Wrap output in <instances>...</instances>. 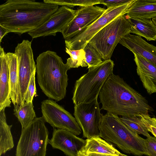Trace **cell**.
<instances>
[{
    "instance_id": "d590c367",
    "label": "cell",
    "mask_w": 156,
    "mask_h": 156,
    "mask_svg": "<svg viewBox=\"0 0 156 156\" xmlns=\"http://www.w3.org/2000/svg\"><path fill=\"white\" fill-rule=\"evenodd\" d=\"M119 156H128L124 154H121Z\"/></svg>"
},
{
    "instance_id": "2e32d148",
    "label": "cell",
    "mask_w": 156,
    "mask_h": 156,
    "mask_svg": "<svg viewBox=\"0 0 156 156\" xmlns=\"http://www.w3.org/2000/svg\"><path fill=\"white\" fill-rule=\"evenodd\" d=\"M133 54L137 73L144 87L150 94L156 93V67L142 56Z\"/></svg>"
},
{
    "instance_id": "83f0119b",
    "label": "cell",
    "mask_w": 156,
    "mask_h": 156,
    "mask_svg": "<svg viewBox=\"0 0 156 156\" xmlns=\"http://www.w3.org/2000/svg\"><path fill=\"white\" fill-rule=\"evenodd\" d=\"M36 72L33 74L31 77L25 96L24 104L25 102H32L34 96L36 95L35 77Z\"/></svg>"
},
{
    "instance_id": "8fae6325",
    "label": "cell",
    "mask_w": 156,
    "mask_h": 156,
    "mask_svg": "<svg viewBox=\"0 0 156 156\" xmlns=\"http://www.w3.org/2000/svg\"><path fill=\"white\" fill-rule=\"evenodd\" d=\"M97 99L89 103L74 105V115L87 139L100 137V126L103 114Z\"/></svg>"
},
{
    "instance_id": "1f68e13d",
    "label": "cell",
    "mask_w": 156,
    "mask_h": 156,
    "mask_svg": "<svg viewBox=\"0 0 156 156\" xmlns=\"http://www.w3.org/2000/svg\"><path fill=\"white\" fill-rule=\"evenodd\" d=\"M9 33V31L5 27L0 26V42H1L3 37L8 33Z\"/></svg>"
},
{
    "instance_id": "4dcf8cb0",
    "label": "cell",
    "mask_w": 156,
    "mask_h": 156,
    "mask_svg": "<svg viewBox=\"0 0 156 156\" xmlns=\"http://www.w3.org/2000/svg\"><path fill=\"white\" fill-rule=\"evenodd\" d=\"M131 0H101L100 4H103L107 7V9L114 8L126 4Z\"/></svg>"
},
{
    "instance_id": "ac0fdd59",
    "label": "cell",
    "mask_w": 156,
    "mask_h": 156,
    "mask_svg": "<svg viewBox=\"0 0 156 156\" xmlns=\"http://www.w3.org/2000/svg\"><path fill=\"white\" fill-rule=\"evenodd\" d=\"M126 17L131 26V33L144 37L148 41L156 40V26L152 20Z\"/></svg>"
},
{
    "instance_id": "5bb4252c",
    "label": "cell",
    "mask_w": 156,
    "mask_h": 156,
    "mask_svg": "<svg viewBox=\"0 0 156 156\" xmlns=\"http://www.w3.org/2000/svg\"><path fill=\"white\" fill-rule=\"evenodd\" d=\"M86 143V140L69 131L56 128H54L52 138L48 142L53 148L61 150L68 156H78Z\"/></svg>"
},
{
    "instance_id": "5b68a950",
    "label": "cell",
    "mask_w": 156,
    "mask_h": 156,
    "mask_svg": "<svg viewBox=\"0 0 156 156\" xmlns=\"http://www.w3.org/2000/svg\"><path fill=\"white\" fill-rule=\"evenodd\" d=\"M114 66V62L109 59L88 68V72L76 81L72 98L74 105L97 99L104 83L113 73Z\"/></svg>"
},
{
    "instance_id": "603a6c76",
    "label": "cell",
    "mask_w": 156,
    "mask_h": 156,
    "mask_svg": "<svg viewBox=\"0 0 156 156\" xmlns=\"http://www.w3.org/2000/svg\"><path fill=\"white\" fill-rule=\"evenodd\" d=\"M32 102H25L22 106L14 107V114L21 124L22 129L28 126L36 118Z\"/></svg>"
},
{
    "instance_id": "277c9868",
    "label": "cell",
    "mask_w": 156,
    "mask_h": 156,
    "mask_svg": "<svg viewBox=\"0 0 156 156\" xmlns=\"http://www.w3.org/2000/svg\"><path fill=\"white\" fill-rule=\"evenodd\" d=\"M100 131V137L125 153L148 156L145 139L129 128L118 115L109 112L102 115Z\"/></svg>"
},
{
    "instance_id": "f1b7e54d",
    "label": "cell",
    "mask_w": 156,
    "mask_h": 156,
    "mask_svg": "<svg viewBox=\"0 0 156 156\" xmlns=\"http://www.w3.org/2000/svg\"><path fill=\"white\" fill-rule=\"evenodd\" d=\"M149 132L156 137V118L148 115H142L140 116Z\"/></svg>"
},
{
    "instance_id": "d6986e66",
    "label": "cell",
    "mask_w": 156,
    "mask_h": 156,
    "mask_svg": "<svg viewBox=\"0 0 156 156\" xmlns=\"http://www.w3.org/2000/svg\"><path fill=\"white\" fill-rule=\"evenodd\" d=\"M126 16L130 18L151 19L156 17V0H136Z\"/></svg>"
},
{
    "instance_id": "3957f363",
    "label": "cell",
    "mask_w": 156,
    "mask_h": 156,
    "mask_svg": "<svg viewBox=\"0 0 156 156\" xmlns=\"http://www.w3.org/2000/svg\"><path fill=\"white\" fill-rule=\"evenodd\" d=\"M37 81L42 92L56 101L66 96L70 69L56 53L50 50L40 54L36 60Z\"/></svg>"
},
{
    "instance_id": "e0dca14e",
    "label": "cell",
    "mask_w": 156,
    "mask_h": 156,
    "mask_svg": "<svg viewBox=\"0 0 156 156\" xmlns=\"http://www.w3.org/2000/svg\"><path fill=\"white\" fill-rule=\"evenodd\" d=\"M6 53L1 46L0 48V111L10 107V84L9 67Z\"/></svg>"
},
{
    "instance_id": "ffe728a7",
    "label": "cell",
    "mask_w": 156,
    "mask_h": 156,
    "mask_svg": "<svg viewBox=\"0 0 156 156\" xmlns=\"http://www.w3.org/2000/svg\"><path fill=\"white\" fill-rule=\"evenodd\" d=\"M6 58L9 72L10 98L14 105L16 106L18 98V81L17 57L15 53H6Z\"/></svg>"
},
{
    "instance_id": "7c38bea8",
    "label": "cell",
    "mask_w": 156,
    "mask_h": 156,
    "mask_svg": "<svg viewBox=\"0 0 156 156\" xmlns=\"http://www.w3.org/2000/svg\"><path fill=\"white\" fill-rule=\"evenodd\" d=\"M105 10L104 8L94 5L82 7L77 10L74 17L61 32L65 40L82 33L102 16Z\"/></svg>"
},
{
    "instance_id": "4fadbf2b",
    "label": "cell",
    "mask_w": 156,
    "mask_h": 156,
    "mask_svg": "<svg viewBox=\"0 0 156 156\" xmlns=\"http://www.w3.org/2000/svg\"><path fill=\"white\" fill-rule=\"evenodd\" d=\"M76 12V10L62 6L39 27L28 34L32 38L48 36H55L57 33L62 32L74 17Z\"/></svg>"
},
{
    "instance_id": "8992f818",
    "label": "cell",
    "mask_w": 156,
    "mask_h": 156,
    "mask_svg": "<svg viewBox=\"0 0 156 156\" xmlns=\"http://www.w3.org/2000/svg\"><path fill=\"white\" fill-rule=\"evenodd\" d=\"M42 117H36L22 129L16 156H46L49 132Z\"/></svg>"
},
{
    "instance_id": "6da1fadb",
    "label": "cell",
    "mask_w": 156,
    "mask_h": 156,
    "mask_svg": "<svg viewBox=\"0 0 156 156\" xmlns=\"http://www.w3.org/2000/svg\"><path fill=\"white\" fill-rule=\"evenodd\" d=\"M59 8L34 0H8L0 5V26L21 35L37 29Z\"/></svg>"
},
{
    "instance_id": "cb8c5ba5",
    "label": "cell",
    "mask_w": 156,
    "mask_h": 156,
    "mask_svg": "<svg viewBox=\"0 0 156 156\" xmlns=\"http://www.w3.org/2000/svg\"><path fill=\"white\" fill-rule=\"evenodd\" d=\"M120 118L129 128L135 133L147 137L151 136L140 117L123 116Z\"/></svg>"
},
{
    "instance_id": "7a4b0ae2",
    "label": "cell",
    "mask_w": 156,
    "mask_h": 156,
    "mask_svg": "<svg viewBox=\"0 0 156 156\" xmlns=\"http://www.w3.org/2000/svg\"><path fill=\"white\" fill-rule=\"evenodd\" d=\"M98 96L101 109L118 116L140 117L152 111L145 97L113 73L107 79Z\"/></svg>"
},
{
    "instance_id": "484cf974",
    "label": "cell",
    "mask_w": 156,
    "mask_h": 156,
    "mask_svg": "<svg viewBox=\"0 0 156 156\" xmlns=\"http://www.w3.org/2000/svg\"><path fill=\"white\" fill-rule=\"evenodd\" d=\"M101 0H44L46 3L66 6L70 8L76 6L84 7L100 4Z\"/></svg>"
},
{
    "instance_id": "52a82bcc",
    "label": "cell",
    "mask_w": 156,
    "mask_h": 156,
    "mask_svg": "<svg viewBox=\"0 0 156 156\" xmlns=\"http://www.w3.org/2000/svg\"><path fill=\"white\" fill-rule=\"evenodd\" d=\"M125 15L118 17L108 23L88 42L104 60L110 59L117 44L122 38L131 33V26Z\"/></svg>"
},
{
    "instance_id": "e575fe53",
    "label": "cell",
    "mask_w": 156,
    "mask_h": 156,
    "mask_svg": "<svg viewBox=\"0 0 156 156\" xmlns=\"http://www.w3.org/2000/svg\"><path fill=\"white\" fill-rule=\"evenodd\" d=\"M152 21L153 22L154 24L156 26V17L153 18H152Z\"/></svg>"
},
{
    "instance_id": "f546056e",
    "label": "cell",
    "mask_w": 156,
    "mask_h": 156,
    "mask_svg": "<svg viewBox=\"0 0 156 156\" xmlns=\"http://www.w3.org/2000/svg\"><path fill=\"white\" fill-rule=\"evenodd\" d=\"M145 140L148 156H156V137L150 136Z\"/></svg>"
},
{
    "instance_id": "ba28073f",
    "label": "cell",
    "mask_w": 156,
    "mask_h": 156,
    "mask_svg": "<svg viewBox=\"0 0 156 156\" xmlns=\"http://www.w3.org/2000/svg\"><path fill=\"white\" fill-rule=\"evenodd\" d=\"M31 44V41L23 40L15 48L14 53L17 60L18 98L17 105L14 107H20L24 104L25 96L31 77L36 72Z\"/></svg>"
},
{
    "instance_id": "d6a6232c",
    "label": "cell",
    "mask_w": 156,
    "mask_h": 156,
    "mask_svg": "<svg viewBox=\"0 0 156 156\" xmlns=\"http://www.w3.org/2000/svg\"><path fill=\"white\" fill-rule=\"evenodd\" d=\"M87 156H117L103 154L97 153H89L87 154Z\"/></svg>"
},
{
    "instance_id": "d4e9b609",
    "label": "cell",
    "mask_w": 156,
    "mask_h": 156,
    "mask_svg": "<svg viewBox=\"0 0 156 156\" xmlns=\"http://www.w3.org/2000/svg\"><path fill=\"white\" fill-rule=\"evenodd\" d=\"M66 52L70 56L67 59L66 65L70 69L88 66L86 62L83 49L71 50L66 47Z\"/></svg>"
},
{
    "instance_id": "4316f807",
    "label": "cell",
    "mask_w": 156,
    "mask_h": 156,
    "mask_svg": "<svg viewBox=\"0 0 156 156\" xmlns=\"http://www.w3.org/2000/svg\"><path fill=\"white\" fill-rule=\"evenodd\" d=\"M85 52V60L88 68L97 66L101 63L102 57L97 51L88 43L83 49Z\"/></svg>"
},
{
    "instance_id": "30bf717a",
    "label": "cell",
    "mask_w": 156,
    "mask_h": 156,
    "mask_svg": "<svg viewBox=\"0 0 156 156\" xmlns=\"http://www.w3.org/2000/svg\"><path fill=\"white\" fill-rule=\"evenodd\" d=\"M41 108L43 119L54 128L65 129L76 135L81 133V129L75 118L53 100L43 101Z\"/></svg>"
},
{
    "instance_id": "9c48e42d",
    "label": "cell",
    "mask_w": 156,
    "mask_h": 156,
    "mask_svg": "<svg viewBox=\"0 0 156 156\" xmlns=\"http://www.w3.org/2000/svg\"><path fill=\"white\" fill-rule=\"evenodd\" d=\"M136 0L117 7L107 9L104 14L83 32L65 40L66 47L71 50L83 49L92 38L100 30L118 17L127 14L128 9Z\"/></svg>"
},
{
    "instance_id": "44dd1931",
    "label": "cell",
    "mask_w": 156,
    "mask_h": 156,
    "mask_svg": "<svg viewBox=\"0 0 156 156\" xmlns=\"http://www.w3.org/2000/svg\"><path fill=\"white\" fill-rule=\"evenodd\" d=\"M83 151L87 154L97 153L117 156L121 154L112 145L100 137H93L86 140Z\"/></svg>"
},
{
    "instance_id": "9a60e30c",
    "label": "cell",
    "mask_w": 156,
    "mask_h": 156,
    "mask_svg": "<svg viewBox=\"0 0 156 156\" xmlns=\"http://www.w3.org/2000/svg\"><path fill=\"white\" fill-rule=\"evenodd\" d=\"M119 43L156 67V46L148 43L141 37L129 34L122 38Z\"/></svg>"
},
{
    "instance_id": "836d02e7",
    "label": "cell",
    "mask_w": 156,
    "mask_h": 156,
    "mask_svg": "<svg viewBox=\"0 0 156 156\" xmlns=\"http://www.w3.org/2000/svg\"><path fill=\"white\" fill-rule=\"evenodd\" d=\"M78 156H87V154L83 150L79 152Z\"/></svg>"
},
{
    "instance_id": "7402d4cb",
    "label": "cell",
    "mask_w": 156,
    "mask_h": 156,
    "mask_svg": "<svg viewBox=\"0 0 156 156\" xmlns=\"http://www.w3.org/2000/svg\"><path fill=\"white\" fill-rule=\"evenodd\" d=\"M5 108L0 111V156L12 149L14 146L11 129L6 121Z\"/></svg>"
}]
</instances>
